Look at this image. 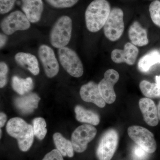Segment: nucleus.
Wrapping results in <instances>:
<instances>
[{
	"mask_svg": "<svg viewBox=\"0 0 160 160\" xmlns=\"http://www.w3.org/2000/svg\"><path fill=\"white\" fill-rule=\"evenodd\" d=\"M80 94L85 102L93 103L100 108H104L106 106V102L99 90L98 85L93 82L91 81L83 85L80 89Z\"/></svg>",
	"mask_w": 160,
	"mask_h": 160,
	"instance_id": "nucleus-13",
	"label": "nucleus"
},
{
	"mask_svg": "<svg viewBox=\"0 0 160 160\" xmlns=\"http://www.w3.org/2000/svg\"><path fill=\"white\" fill-rule=\"evenodd\" d=\"M32 124L34 136L40 140H43L47 132L45 119L42 118H36L33 120Z\"/></svg>",
	"mask_w": 160,
	"mask_h": 160,
	"instance_id": "nucleus-24",
	"label": "nucleus"
},
{
	"mask_svg": "<svg viewBox=\"0 0 160 160\" xmlns=\"http://www.w3.org/2000/svg\"><path fill=\"white\" fill-rule=\"evenodd\" d=\"M7 41V37L6 34L1 33L0 34V47L2 48L6 45Z\"/></svg>",
	"mask_w": 160,
	"mask_h": 160,
	"instance_id": "nucleus-31",
	"label": "nucleus"
},
{
	"mask_svg": "<svg viewBox=\"0 0 160 160\" xmlns=\"http://www.w3.org/2000/svg\"><path fill=\"white\" fill-rule=\"evenodd\" d=\"M157 64H160V53L154 49L140 58L138 62V69L142 72H147L152 66Z\"/></svg>",
	"mask_w": 160,
	"mask_h": 160,
	"instance_id": "nucleus-19",
	"label": "nucleus"
},
{
	"mask_svg": "<svg viewBox=\"0 0 160 160\" xmlns=\"http://www.w3.org/2000/svg\"><path fill=\"white\" fill-rule=\"evenodd\" d=\"M129 40L134 46L142 47L149 43L147 31L137 21L133 22L128 31Z\"/></svg>",
	"mask_w": 160,
	"mask_h": 160,
	"instance_id": "nucleus-17",
	"label": "nucleus"
},
{
	"mask_svg": "<svg viewBox=\"0 0 160 160\" xmlns=\"http://www.w3.org/2000/svg\"><path fill=\"white\" fill-rule=\"evenodd\" d=\"M139 50L132 43L125 44L124 49H114L111 52L112 61L117 64L126 63L130 66L134 65L137 58Z\"/></svg>",
	"mask_w": 160,
	"mask_h": 160,
	"instance_id": "nucleus-12",
	"label": "nucleus"
},
{
	"mask_svg": "<svg viewBox=\"0 0 160 160\" xmlns=\"http://www.w3.org/2000/svg\"><path fill=\"white\" fill-rule=\"evenodd\" d=\"M156 83L159 88H160V75L156 76L155 77Z\"/></svg>",
	"mask_w": 160,
	"mask_h": 160,
	"instance_id": "nucleus-33",
	"label": "nucleus"
},
{
	"mask_svg": "<svg viewBox=\"0 0 160 160\" xmlns=\"http://www.w3.org/2000/svg\"><path fill=\"white\" fill-rule=\"evenodd\" d=\"M111 11L107 0H94L87 7L85 12L86 26L89 31L96 32L104 27Z\"/></svg>",
	"mask_w": 160,
	"mask_h": 160,
	"instance_id": "nucleus-1",
	"label": "nucleus"
},
{
	"mask_svg": "<svg viewBox=\"0 0 160 160\" xmlns=\"http://www.w3.org/2000/svg\"><path fill=\"white\" fill-rule=\"evenodd\" d=\"M53 139L57 149L63 156L72 158L74 155V149L72 142L63 137L59 132L53 135Z\"/></svg>",
	"mask_w": 160,
	"mask_h": 160,
	"instance_id": "nucleus-20",
	"label": "nucleus"
},
{
	"mask_svg": "<svg viewBox=\"0 0 160 160\" xmlns=\"http://www.w3.org/2000/svg\"><path fill=\"white\" fill-rule=\"evenodd\" d=\"M148 152L140 146H137L133 150L134 155L138 158L140 159H144L147 156Z\"/></svg>",
	"mask_w": 160,
	"mask_h": 160,
	"instance_id": "nucleus-30",
	"label": "nucleus"
},
{
	"mask_svg": "<svg viewBox=\"0 0 160 160\" xmlns=\"http://www.w3.org/2000/svg\"><path fill=\"white\" fill-rule=\"evenodd\" d=\"M42 160H64L62 154L57 149H53L46 154Z\"/></svg>",
	"mask_w": 160,
	"mask_h": 160,
	"instance_id": "nucleus-29",
	"label": "nucleus"
},
{
	"mask_svg": "<svg viewBox=\"0 0 160 160\" xmlns=\"http://www.w3.org/2000/svg\"><path fill=\"white\" fill-rule=\"evenodd\" d=\"M22 10L31 23L39 22L44 9L42 0H22Z\"/></svg>",
	"mask_w": 160,
	"mask_h": 160,
	"instance_id": "nucleus-15",
	"label": "nucleus"
},
{
	"mask_svg": "<svg viewBox=\"0 0 160 160\" xmlns=\"http://www.w3.org/2000/svg\"><path fill=\"white\" fill-rule=\"evenodd\" d=\"M40 98L35 93L29 94L16 98L14 104L17 109L23 114H29L33 112L38 108Z\"/></svg>",
	"mask_w": 160,
	"mask_h": 160,
	"instance_id": "nucleus-16",
	"label": "nucleus"
},
{
	"mask_svg": "<svg viewBox=\"0 0 160 160\" xmlns=\"http://www.w3.org/2000/svg\"><path fill=\"white\" fill-rule=\"evenodd\" d=\"M8 67L7 64L4 62L0 63V87L3 88L6 86L7 82V74Z\"/></svg>",
	"mask_w": 160,
	"mask_h": 160,
	"instance_id": "nucleus-28",
	"label": "nucleus"
},
{
	"mask_svg": "<svg viewBox=\"0 0 160 160\" xmlns=\"http://www.w3.org/2000/svg\"><path fill=\"white\" fill-rule=\"evenodd\" d=\"M149 12L152 22L160 27V1H153L149 6Z\"/></svg>",
	"mask_w": 160,
	"mask_h": 160,
	"instance_id": "nucleus-25",
	"label": "nucleus"
},
{
	"mask_svg": "<svg viewBox=\"0 0 160 160\" xmlns=\"http://www.w3.org/2000/svg\"><path fill=\"white\" fill-rule=\"evenodd\" d=\"M123 18L124 13L122 9L119 8L111 9L103 29L105 36L112 42L119 39L124 32Z\"/></svg>",
	"mask_w": 160,
	"mask_h": 160,
	"instance_id": "nucleus-5",
	"label": "nucleus"
},
{
	"mask_svg": "<svg viewBox=\"0 0 160 160\" xmlns=\"http://www.w3.org/2000/svg\"><path fill=\"white\" fill-rule=\"evenodd\" d=\"M77 120L82 123H88L97 126L100 123L99 116L92 111L87 110L82 106H77L75 108Z\"/></svg>",
	"mask_w": 160,
	"mask_h": 160,
	"instance_id": "nucleus-21",
	"label": "nucleus"
},
{
	"mask_svg": "<svg viewBox=\"0 0 160 160\" xmlns=\"http://www.w3.org/2000/svg\"><path fill=\"white\" fill-rule=\"evenodd\" d=\"M6 130L9 135L17 140L19 149L28 151L32 145L34 138L33 127L22 119L14 118L9 120Z\"/></svg>",
	"mask_w": 160,
	"mask_h": 160,
	"instance_id": "nucleus-2",
	"label": "nucleus"
},
{
	"mask_svg": "<svg viewBox=\"0 0 160 160\" xmlns=\"http://www.w3.org/2000/svg\"><path fill=\"white\" fill-rule=\"evenodd\" d=\"M72 31V20L67 16H63L56 21L50 34L51 45L55 48L66 47L70 42Z\"/></svg>",
	"mask_w": 160,
	"mask_h": 160,
	"instance_id": "nucleus-3",
	"label": "nucleus"
},
{
	"mask_svg": "<svg viewBox=\"0 0 160 160\" xmlns=\"http://www.w3.org/2000/svg\"><path fill=\"white\" fill-rule=\"evenodd\" d=\"M97 130L90 125H82L78 127L72 135L71 142L75 151L82 152L87 148L88 143L94 139Z\"/></svg>",
	"mask_w": 160,
	"mask_h": 160,
	"instance_id": "nucleus-9",
	"label": "nucleus"
},
{
	"mask_svg": "<svg viewBox=\"0 0 160 160\" xmlns=\"http://www.w3.org/2000/svg\"><path fill=\"white\" fill-rule=\"evenodd\" d=\"M16 0H0V13L6 14L14 7Z\"/></svg>",
	"mask_w": 160,
	"mask_h": 160,
	"instance_id": "nucleus-27",
	"label": "nucleus"
},
{
	"mask_svg": "<svg viewBox=\"0 0 160 160\" xmlns=\"http://www.w3.org/2000/svg\"><path fill=\"white\" fill-rule=\"evenodd\" d=\"M2 130H1V137H2Z\"/></svg>",
	"mask_w": 160,
	"mask_h": 160,
	"instance_id": "nucleus-35",
	"label": "nucleus"
},
{
	"mask_svg": "<svg viewBox=\"0 0 160 160\" xmlns=\"http://www.w3.org/2000/svg\"><path fill=\"white\" fill-rule=\"evenodd\" d=\"M58 55L61 65L69 75L75 78L82 76L84 72L82 63L74 50L63 47L59 49Z\"/></svg>",
	"mask_w": 160,
	"mask_h": 160,
	"instance_id": "nucleus-4",
	"label": "nucleus"
},
{
	"mask_svg": "<svg viewBox=\"0 0 160 160\" xmlns=\"http://www.w3.org/2000/svg\"><path fill=\"white\" fill-rule=\"evenodd\" d=\"M15 60L18 64L27 69L34 75L40 72L39 66L35 56L26 52H18L15 56Z\"/></svg>",
	"mask_w": 160,
	"mask_h": 160,
	"instance_id": "nucleus-18",
	"label": "nucleus"
},
{
	"mask_svg": "<svg viewBox=\"0 0 160 160\" xmlns=\"http://www.w3.org/2000/svg\"><path fill=\"white\" fill-rule=\"evenodd\" d=\"M38 54L46 76L49 78L56 76L59 70V65L53 49L49 46L42 45L39 48Z\"/></svg>",
	"mask_w": 160,
	"mask_h": 160,
	"instance_id": "nucleus-11",
	"label": "nucleus"
},
{
	"mask_svg": "<svg viewBox=\"0 0 160 160\" xmlns=\"http://www.w3.org/2000/svg\"><path fill=\"white\" fill-rule=\"evenodd\" d=\"M12 86L15 91L23 95L31 91L33 87V81L31 78H22L15 76L12 79Z\"/></svg>",
	"mask_w": 160,
	"mask_h": 160,
	"instance_id": "nucleus-22",
	"label": "nucleus"
},
{
	"mask_svg": "<svg viewBox=\"0 0 160 160\" xmlns=\"http://www.w3.org/2000/svg\"><path fill=\"white\" fill-rule=\"evenodd\" d=\"M157 108H158V114L159 119V120L160 121V101L159 102Z\"/></svg>",
	"mask_w": 160,
	"mask_h": 160,
	"instance_id": "nucleus-34",
	"label": "nucleus"
},
{
	"mask_svg": "<svg viewBox=\"0 0 160 160\" xmlns=\"http://www.w3.org/2000/svg\"><path fill=\"white\" fill-rule=\"evenodd\" d=\"M7 120V116L6 114L3 112H1L0 114V126L1 128L5 125Z\"/></svg>",
	"mask_w": 160,
	"mask_h": 160,
	"instance_id": "nucleus-32",
	"label": "nucleus"
},
{
	"mask_svg": "<svg viewBox=\"0 0 160 160\" xmlns=\"http://www.w3.org/2000/svg\"><path fill=\"white\" fill-rule=\"evenodd\" d=\"M140 89L144 96L149 98H160V88L156 83H150L146 80L140 83Z\"/></svg>",
	"mask_w": 160,
	"mask_h": 160,
	"instance_id": "nucleus-23",
	"label": "nucleus"
},
{
	"mask_svg": "<svg viewBox=\"0 0 160 160\" xmlns=\"http://www.w3.org/2000/svg\"><path fill=\"white\" fill-rule=\"evenodd\" d=\"M127 131L130 138L148 153H153L156 150L157 146L154 135L148 129L133 126L129 127Z\"/></svg>",
	"mask_w": 160,
	"mask_h": 160,
	"instance_id": "nucleus-6",
	"label": "nucleus"
},
{
	"mask_svg": "<svg viewBox=\"0 0 160 160\" xmlns=\"http://www.w3.org/2000/svg\"><path fill=\"white\" fill-rule=\"evenodd\" d=\"M118 140V134L115 129H109L105 132L97 149L98 160H111L117 148Z\"/></svg>",
	"mask_w": 160,
	"mask_h": 160,
	"instance_id": "nucleus-7",
	"label": "nucleus"
},
{
	"mask_svg": "<svg viewBox=\"0 0 160 160\" xmlns=\"http://www.w3.org/2000/svg\"><path fill=\"white\" fill-rule=\"evenodd\" d=\"M139 106L145 122L149 126H157L159 119L154 102L149 98H142L139 100Z\"/></svg>",
	"mask_w": 160,
	"mask_h": 160,
	"instance_id": "nucleus-14",
	"label": "nucleus"
},
{
	"mask_svg": "<svg viewBox=\"0 0 160 160\" xmlns=\"http://www.w3.org/2000/svg\"><path fill=\"white\" fill-rule=\"evenodd\" d=\"M52 7L59 9L70 8L78 2L79 0H46Z\"/></svg>",
	"mask_w": 160,
	"mask_h": 160,
	"instance_id": "nucleus-26",
	"label": "nucleus"
},
{
	"mask_svg": "<svg viewBox=\"0 0 160 160\" xmlns=\"http://www.w3.org/2000/svg\"><path fill=\"white\" fill-rule=\"evenodd\" d=\"M30 22L25 13L17 10L4 18L1 22V28L5 34L10 35L17 31L29 29Z\"/></svg>",
	"mask_w": 160,
	"mask_h": 160,
	"instance_id": "nucleus-8",
	"label": "nucleus"
},
{
	"mask_svg": "<svg viewBox=\"0 0 160 160\" xmlns=\"http://www.w3.org/2000/svg\"><path fill=\"white\" fill-rule=\"evenodd\" d=\"M119 79V74L113 69L107 70L104 74V77L98 84L99 90L102 97L106 102L110 104L116 100L114 86Z\"/></svg>",
	"mask_w": 160,
	"mask_h": 160,
	"instance_id": "nucleus-10",
	"label": "nucleus"
}]
</instances>
